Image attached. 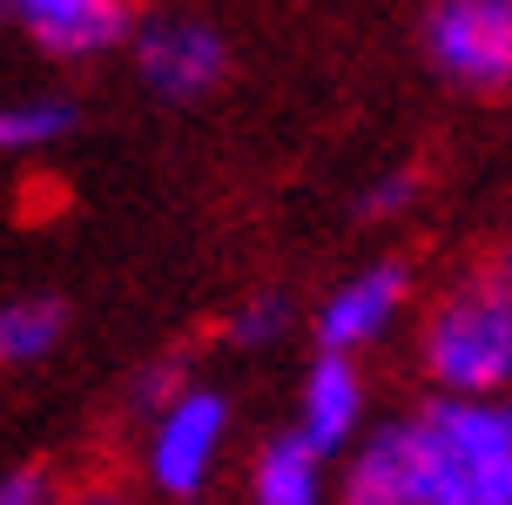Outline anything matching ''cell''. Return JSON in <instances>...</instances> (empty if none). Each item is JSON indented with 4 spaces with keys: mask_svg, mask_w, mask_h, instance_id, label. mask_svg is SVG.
<instances>
[{
    "mask_svg": "<svg viewBox=\"0 0 512 505\" xmlns=\"http://www.w3.org/2000/svg\"><path fill=\"white\" fill-rule=\"evenodd\" d=\"M351 505H512V398H432L344 452Z\"/></svg>",
    "mask_w": 512,
    "mask_h": 505,
    "instance_id": "obj_1",
    "label": "cell"
},
{
    "mask_svg": "<svg viewBox=\"0 0 512 505\" xmlns=\"http://www.w3.org/2000/svg\"><path fill=\"white\" fill-rule=\"evenodd\" d=\"M418 371L432 391H459V398H512V277L452 283L432 303V317L418 330Z\"/></svg>",
    "mask_w": 512,
    "mask_h": 505,
    "instance_id": "obj_2",
    "label": "cell"
},
{
    "mask_svg": "<svg viewBox=\"0 0 512 505\" xmlns=\"http://www.w3.org/2000/svg\"><path fill=\"white\" fill-rule=\"evenodd\" d=\"M236 411L216 384H182L176 398H162L149 411V438H142V479L162 499H203L223 458H230Z\"/></svg>",
    "mask_w": 512,
    "mask_h": 505,
    "instance_id": "obj_3",
    "label": "cell"
},
{
    "mask_svg": "<svg viewBox=\"0 0 512 505\" xmlns=\"http://www.w3.org/2000/svg\"><path fill=\"white\" fill-rule=\"evenodd\" d=\"M128 61H135V81L155 101L189 108V101H209L223 88V75H230V34L209 21V14L155 7V14H135Z\"/></svg>",
    "mask_w": 512,
    "mask_h": 505,
    "instance_id": "obj_4",
    "label": "cell"
},
{
    "mask_svg": "<svg viewBox=\"0 0 512 505\" xmlns=\"http://www.w3.org/2000/svg\"><path fill=\"white\" fill-rule=\"evenodd\" d=\"M425 61L459 95H512V0H432L425 7Z\"/></svg>",
    "mask_w": 512,
    "mask_h": 505,
    "instance_id": "obj_5",
    "label": "cell"
},
{
    "mask_svg": "<svg viewBox=\"0 0 512 505\" xmlns=\"http://www.w3.org/2000/svg\"><path fill=\"white\" fill-rule=\"evenodd\" d=\"M411 303V270L405 263H364L358 277H344L331 297L310 310V337H317V351H378L384 337L398 330Z\"/></svg>",
    "mask_w": 512,
    "mask_h": 505,
    "instance_id": "obj_6",
    "label": "cell"
},
{
    "mask_svg": "<svg viewBox=\"0 0 512 505\" xmlns=\"http://www.w3.org/2000/svg\"><path fill=\"white\" fill-rule=\"evenodd\" d=\"M0 21L48 61H102L128 48L135 7L128 0H0Z\"/></svg>",
    "mask_w": 512,
    "mask_h": 505,
    "instance_id": "obj_7",
    "label": "cell"
},
{
    "mask_svg": "<svg viewBox=\"0 0 512 505\" xmlns=\"http://www.w3.org/2000/svg\"><path fill=\"white\" fill-rule=\"evenodd\" d=\"M371 398H364V371L351 351H317L310 357L304 384H297V431H304L317 452L344 458L364 438Z\"/></svg>",
    "mask_w": 512,
    "mask_h": 505,
    "instance_id": "obj_8",
    "label": "cell"
},
{
    "mask_svg": "<svg viewBox=\"0 0 512 505\" xmlns=\"http://www.w3.org/2000/svg\"><path fill=\"white\" fill-rule=\"evenodd\" d=\"M324 485H331V452H317L297 425L263 438L250 452V472H243V492L256 505H317Z\"/></svg>",
    "mask_w": 512,
    "mask_h": 505,
    "instance_id": "obj_9",
    "label": "cell"
},
{
    "mask_svg": "<svg viewBox=\"0 0 512 505\" xmlns=\"http://www.w3.org/2000/svg\"><path fill=\"white\" fill-rule=\"evenodd\" d=\"M68 337V303L61 297H7L0 303V364L27 371V364H48Z\"/></svg>",
    "mask_w": 512,
    "mask_h": 505,
    "instance_id": "obj_10",
    "label": "cell"
},
{
    "mask_svg": "<svg viewBox=\"0 0 512 505\" xmlns=\"http://www.w3.org/2000/svg\"><path fill=\"white\" fill-rule=\"evenodd\" d=\"M75 135L68 95H14L0 101V155H48Z\"/></svg>",
    "mask_w": 512,
    "mask_h": 505,
    "instance_id": "obj_11",
    "label": "cell"
},
{
    "mask_svg": "<svg viewBox=\"0 0 512 505\" xmlns=\"http://www.w3.org/2000/svg\"><path fill=\"white\" fill-rule=\"evenodd\" d=\"M290 324H297V303L283 297V290H256V297H243L223 317V344L230 351H277L283 337H290Z\"/></svg>",
    "mask_w": 512,
    "mask_h": 505,
    "instance_id": "obj_12",
    "label": "cell"
},
{
    "mask_svg": "<svg viewBox=\"0 0 512 505\" xmlns=\"http://www.w3.org/2000/svg\"><path fill=\"white\" fill-rule=\"evenodd\" d=\"M411 202H418V176H411V169H398V176L371 182V189H364V202H358V209H364V216H378V223H384V216H405Z\"/></svg>",
    "mask_w": 512,
    "mask_h": 505,
    "instance_id": "obj_13",
    "label": "cell"
},
{
    "mask_svg": "<svg viewBox=\"0 0 512 505\" xmlns=\"http://www.w3.org/2000/svg\"><path fill=\"white\" fill-rule=\"evenodd\" d=\"M48 499H54L48 465H14V472H0V505H48Z\"/></svg>",
    "mask_w": 512,
    "mask_h": 505,
    "instance_id": "obj_14",
    "label": "cell"
},
{
    "mask_svg": "<svg viewBox=\"0 0 512 505\" xmlns=\"http://www.w3.org/2000/svg\"><path fill=\"white\" fill-rule=\"evenodd\" d=\"M182 384H189V364H182V357H162V364H149V371L135 378V404H142V411H155L162 398H176Z\"/></svg>",
    "mask_w": 512,
    "mask_h": 505,
    "instance_id": "obj_15",
    "label": "cell"
},
{
    "mask_svg": "<svg viewBox=\"0 0 512 505\" xmlns=\"http://www.w3.org/2000/svg\"><path fill=\"white\" fill-rule=\"evenodd\" d=\"M499 270H506V277H512V243H506V263H499Z\"/></svg>",
    "mask_w": 512,
    "mask_h": 505,
    "instance_id": "obj_16",
    "label": "cell"
}]
</instances>
